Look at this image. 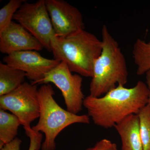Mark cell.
I'll use <instances>...</instances> for the list:
<instances>
[{
  "label": "cell",
  "instance_id": "10",
  "mask_svg": "<svg viewBox=\"0 0 150 150\" xmlns=\"http://www.w3.org/2000/svg\"><path fill=\"white\" fill-rule=\"evenodd\" d=\"M44 48L41 43L22 25L12 21L0 33V51L8 55L19 51H39Z\"/></svg>",
  "mask_w": 150,
  "mask_h": 150
},
{
  "label": "cell",
  "instance_id": "6",
  "mask_svg": "<svg viewBox=\"0 0 150 150\" xmlns=\"http://www.w3.org/2000/svg\"><path fill=\"white\" fill-rule=\"evenodd\" d=\"M36 85L25 82L13 91L0 96V109L8 110L18 118L23 128L39 118L40 105Z\"/></svg>",
  "mask_w": 150,
  "mask_h": 150
},
{
  "label": "cell",
  "instance_id": "8",
  "mask_svg": "<svg viewBox=\"0 0 150 150\" xmlns=\"http://www.w3.org/2000/svg\"><path fill=\"white\" fill-rule=\"evenodd\" d=\"M36 51L15 52L4 57L3 61L10 67L26 73L33 84H39L45 75L60 64L55 59L44 58Z\"/></svg>",
  "mask_w": 150,
  "mask_h": 150
},
{
  "label": "cell",
  "instance_id": "1",
  "mask_svg": "<svg viewBox=\"0 0 150 150\" xmlns=\"http://www.w3.org/2000/svg\"><path fill=\"white\" fill-rule=\"evenodd\" d=\"M149 94L147 85L142 81L131 88L118 85L102 96L86 97L83 106L95 124L108 129L127 116L138 114L148 104Z\"/></svg>",
  "mask_w": 150,
  "mask_h": 150
},
{
  "label": "cell",
  "instance_id": "2",
  "mask_svg": "<svg viewBox=\"0 0 150 150\" xmlns=\"http://www.w3.org/2000/svg\"><path fill=\"white\" fill-rule=\"evenodd\" d=\"M102 50L95 61L90 86V95L99 97L118 85L128 82L127 63L118 42L106 25L102 28Z\"/></svg>",
  "mask_w": 150,
  "mask_h": 150
},
{
  "label": "cell",
  "instance_id": "17",
  "mask_svg": "<svg viewBox=\"0 0 150 150\" xmlns=\"http://www.w3.org/2000/svg\"><path fill=\"white\" fill-rule=\"evenodd\" d=\"M25 134L29 137L30 144L28 150H39L42 146L43 136L40 132L33 131L31 127L24 129Z\"/></svg>",
  "mask_w": 150,
  "mask_h": 150
},
{
  "label": "cell",
  "instance_id": "7",
  "mask_svg": "<svg viewBox=\"0 0 150 150\" xmlns=\"http://www.w3.org/2000/svg\"><path fill=\"white\" fill-rule=\"evenodd\" d=\"M83 79L79 74H73L67 64L61 62L47 73L38 84L53 83L60 90L67 110L77 114L82 110L84 95L82 90Z\"/></svg>",
  "mask_w": 150,
  "mask_h": 150
},
{
  "label": "cell",
  "instance_id": "9",
  "mask_svg": "<svg viewBox=\"0 0 150 150\" xmlns=\"http://www.w3.org/2000/svg\"><path fill=\"white\" fill-rule=\"evenodd\" d=\"M45 3L56 37L85 29L82 14L76 7L64 0H45Z\"/></svg>",
  "mask_w": 150,
  "mask_h": 150
},
{
  "label": "cell",
  "instance_id": "13",
  "mask_svg": "<svg viewBox=\"0 0 150 150\" xmlns=\"http://www.w3.org/2000/svg\"><path fill=\"white\" fill-rule=\"evenodd\" d=\"M20 125L16 115L0 109V149L16 138Z\"/></svg>",
  "mask_w": 150,
  "mask_h": 150
},
{
  "label": "cell",
  "instance_id": "12",
  "mask_svg": "<svg viewBox=\"0 0 150 150\" xmlns=\"http://www.w3.org/2000/svg\"><path fill=\"white\" fill-rule=\"evenodd\" d=\"M26 73L0 63V96L13 91L25 82Z\"/></svg>",
  "mask_w": 150,
  "mask_h": 150
},
{
  "label": "cell",
  "instance_id": "14",
  "mask_svg": "<svg viewBox=\"0 0 150 150\" xmlns=\"http://www.w3.org/2000/svg\"><path fill=\"white\" fill-rule=\"evenodd\" d=\"M132 56L137 66V74L142 76L150 70V41L139 38L133 46Z\"/></svg>",
  "mask_w": 150,
  "mask_h": 150
},
{
  "label": "cell",
  "instance_id": "5",
  "mask_svg": "<svg viewBox=\"0 0 150 150\" xmlns=\"http://www.w3.org/2000/svg\"><path fill=\"white\" fill-rule=\"evenodd\" d=\"M13 19L35 37L44 48L51 52L52 42L56 36L45 0H38L32 4L25 2Z\"/></svg>",
  "mask_w": 150,
  "mask_h": 150
},
{
  "label": "cell",
  "instance_id": "3",
  "mask_svg": "<svg viewBox=\"0 0 150 150\" xmlns=\"http://www.w3.org/2000/svg\"><path fill=\"white\" fill-rule=\"evenodd\" d=\"M102 40L85 29L64 37H56L51 52L54 59L67 64L70 71L92 78L95 61L101 54Z\"/></svg>",
  "mask_w": 150,
  "mask_h": 150
},
{
  "label": "cell",
  "instance_id": "19",
  "mask_svg": "<svg viewBox=\"0 0 150 150\" xmlns=\"http://www.w3.org/2000/svg\"><path fill=\"white\" fill-rule=\"evenodd\" d=\"M21 143V140L16 138L12 142L5 145L0 150H20Z\"/></svg>",
  "mask_w": 150,
  "mask_h": 150
},
{
  "label": "cell",
  "instance_id": "20",
  "mask_svg": "<svg viewBox=\"0 0 150 150\" xmlns=\"http://www.w3.org/2000/svg\"><path fill=\"white\" fill-rule=\"evenodd\" d=\"M146 79L147 85L149 91L148 105L150 108V70L146 73Z\"/></svg>",
  "mask_w": 150,
  "mask_h": 150
},
{
  "label": "cell",
  "instance_id": "18",
  "mask_svg": "<svg viewBox=\"0 0 150 150\" xmlns=\"http://www.w3.org/2000/svg\"><path fill=\"white\" fill-rule=\"evenodd\" d=\"M85 150H118V149L115 143L107 139H103L96 143L94 146Z\"/></svg>",
  "mask_w": 150,
  "mask_h": 150
},
{
  "label": "cell",
  "instance_id": "4",
  "mask_svg": "<svg viewBox=\"0 0 150 150\" xmlns=\"http://www.w3.org/2000/svg\"><path fill=\"white\" fill-rule=\"evenodd\" d=\"M54 94L53 87L49 83L43 85L38 90L40 115L38 122L32 129L45 135L41 150L56 149V137L68 126L74 123L90 122L88 115H78L61 107L54 99Z\"/></svg>",
  "mask_w": 150,
  "mask_h": 150
},
{
  "label": "cell",
  "instance_id": "16",
  "mask_svg": "<svg viewBox=\"0 0 150 150\" xmlns=\"http://www.w3.org/2000/svg\"><path fill=\"white\" fill-rule=\"evenodd\" d=\"M25 0H10L0 10V33L2 32L11 23L15 14Z\"/></svg>",
  "mask_w": 150,
  "mask_h": 150
},
{
  "label": "cell",
  "instance_id": "15",
  "mask_svg": "<svg viewBox=\"0 0 150 150\" xmlns=\"http://www.w3.org/2000/svg\"><path fill=\"white\" fill-rule=\"evenodd\" d=\"M143 150H150V108L148 105L138 112Z\"/></svg>",
  "mask_w": 150,
  "mask_h": 150
},
{
  "label": "cell",
  "instance_id": "11",
  "mask_svg": "<svg viewBox=\"0 0 150 150\" xmlns=\"http://www.w3.org/2000/svg\"><path fill=\"white\" fill-rule=\"evenodd\" d=\"M114 127L121 137L122 150H144L137 114L127 116Z\"/></svg>",
  "mask_w": 150,
  "mask_h": 150
}]
</instances>
